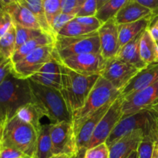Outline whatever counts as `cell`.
Instances as JSON below:
<instances>
[{"label":"cell","instance_id":"cell-1","mask_svg":"<svg viewBox=\"0 0 158 158\" xmlns=\"http://www.w3.org/2000/svg\"><path fill=\"white\" fill-rule=\"evenodd\" d=\"M62 87L60 93L69 113L73 117L84 105L89 93L100 76H83L60 63Z\"/></svg>","mask_w":158,"mask_h":158},{"label":"cell","instance_id":"cell-2","mask_svg":"<svg viewBox=\"0 0 158 158\" xmlns=\"http://www.w3.org/2000/svg\"><path fill=\"white\" fill-rule=\"evenodd\" d=\"M30 103H32V96L29 80L9 74L0 85V118L3 123L15 117L20 108Z\"/></svg>","mask_w":158,"mask_h":158},{"label":"cell","instance_id":"cell-3","mask_svg":"<svg viewBox=\"0 0 158 158\" xmlns=\"http://www.w3.org/2000/svg\"><path fill=\"white\" fill-rule=\"evenodd\" d=\"M29 86L35 103L51 121V123L67 121L73 123V117L68 110L63 95L58 89L40 85L29 80Z\"/></svg>","mask_w":158,"mask_h":158},{"label":"cell","instance_id":"cell-4","mask_svg":"<svg viewBox=\"0 0 158 158\" xmlns=\"http://www.w3.org/2000/svg\"><path fill=\"white\" fill-rule=\"evenodd\" d=\"M37 137L38 132L33 127L15 116L3 125L0 146L14 148L32 158L35 154Z\"/></svg>","mask_w":158,"mask_h":158},{"label":"cell","instance_id":"cell-5","mask_svg":"<svg viewBox=\"0 0 158 158\" xmlns=\"http://www.w3.org/2000/svg\"><path fill=\"white\" fill-rule=\"evenodd\" d=\"M120 95V91L115 89L107 80L100 77L89 93L83 107L73 117V124L75 133H77L88 117Z\"/></svg>","mask_w":158,"mask_h":158},{"label":"cell","instance_id":"cell-6","mask_svg":"<svg viewBox=\"0 0 158 158\" xmlns=\"http://www.w3.org/2000/svg\"><path fill=\"white\" fill-rule=\"evenodd\" d=\"M86 53H100L98 32L78 37L56 36L54 58L58 61Z\"/></svg>","mask_w":158,"mask_h":158},{"label":"cell","instance_id":"cell-7","mask_svg":"<svg viewBox=\"0 0 158 158\" xmlns=\"http://www.w3.org/2000/svg\"><path fill=\"white\" fill-rule=\"evenodd\" d=\"M54 58V44L42 46L23 60L12 63V73L15 77L29 80Z\"/></svg>","mask_w":158,"mask_h":158},{"label":"cell","instance_id":"cell-8","mask_svg":"<svg viewBox=\"0 0 158 158\" xmlns=\"http://www.w3.org/2000/svg\"><path fill=\"white\" fill-rule=\"evenodd\" d=\"M51 140L53 156L67 155L73 158L78 157L77 136L73 123L63 121L52 123Z\"/></svg>","mask_w":158,"mask_h":158},{"label":"cell","instance_id":"cell-9","mask_svg":"<svg viewBox=\"0 0 158 158\" xmlns=\"http://www.w3.org/2000/svg\"><path fill=\"white\" fill-rule=\"evenodd\" d=\"M154 114L150 110H142L130 115L123 116L106 141L108 148L123 137L137 130L143 133L149 131L152 126Z\"/></svg>","mask_w":158,"mask_h":158},{"label":"cell","instance_id":"cell-10","mask_svg":"<svg viewBox=\"0 0 158 158\" xmlns=\"http://www.w3.org/2000/svg\"><path fill=\"white\" fill-rule=\"evenodd\" d=\"M139 71L132 65L115 56L106 60L100 77L107 80L115 89L121 92Z\"/></svg>","mask_w":158,"mask_h":158},{"label":"cell","instance_id":"cell-11","mask_svg":"<svg viewBox=\"0 0 158 158\" xmlns=\"http://www.w3.org/2000/svg\"><path fill=\"white\" fill-rule=\"evenodd\" d=\"M123 98L121 95L119 96L114 100L110 109L103 116L98 126L97 127L88 149L106 143L110 134L117 126L120 119L123 117Z\"/></svg>","mask_w":158,"mask_h":158},{"label":"cell","instance_id":"cell-12","mask_svg":"<svg viewBox=\"0 0 158 158\" xmlns=\"http://www.w3.org/2000/svg\"><path fill=\"white\" fill-rule=\"evenodd\" d=\"M71 70L83 76H100L106 60L100 53H86L68 57L59 61Z\"/></svg>","mask_w":158,"mask_h":158},{"label":"cell","instance_id":"cell-13","mask_svg":"<svg viewBox=\"0 0 158 158\" xmlns=\"http://www.w3.org/2000/svg\"><path fill=\"white\" fill-rule=\"evenodd\" d=\"M158 103V81L146 89L123 99V116L148 110Z\"/></svg>","mask_w":158,"mask_h":158},{"label":"cell","instance_id":"cell-14","mask_svg":"<svg viewBox=\"0 0 158 158\" xmlns=\"http://www.w3.org/2000/svg\"><path fill=\"white\" fill-rule=\"evenodd\" d=\"M98 32L100 43V54L105 60L112 59L117 56L119 46L118 24L115 19L103 23Z\"/></svg>","mask_w":158,"mask_h":158},{"label":"cell","instance_id":"cell-15","mask_svg":"<svg viewBox=\"0 0 158 158\" xmlns=\"http://www.w3.org/2000/svg\"><path fill=\"white\" fill-rule=\"evenodd\" d=\"M158 81V63L148 65L141 69L122 89L120 95L123 99L127 98Z\"/></svg>","mask_w":158,"mask_h":158},{"label":"cell","instance_id":"cell-16","mask_svg":"<svg viewBox=\"0 0 158 158\" xmlns=\"http://www.w3.org/2000/svg\"><path fill=\"white\" fill-rule=\"evenodd\" d=\"M0 4L2 9L10 14L13 24L29 29H41L32 12L23 6L19 0H0Z\"/></svg>","mask_w":158,"mask_h":158},{"label":"cell","instance_id":"cell-17","mask_svg":"<svg viewBox=\"0 0 158 158\" xmlns=\"http://www.w3.org/2000/svg\"><path fill=\"white\" fill-rule=\"evenodd\" d=\"M29 80L40 85L60 91L62 87V75L60 62L53 58Z\"/></svg>","mask_w":158,"mask_h":158},{"label":"cell","instance_id":"cell-18","mask_svg":"<svg viewBox=\"0 0 158 158\" xmlns=\"http://www.w3.org/2000/svg\"><path fill=\"white\" fill-rule=\"evenodd\" d=\"M143 136L142 130H137L119 140L109 148V158H127L137 148Z\"/></svg>","mask_w":158,"mask_h":158},{"label":"cell","instance_id":"cell-19","mask_svg":"<svg viewBox=\"0 0 158 158\" xmlns=\"http://www.w3.org/2000/svg\"><path fill=\"white\" fill-rule=\"evenodd\" d=\"M152 12L148 8L140 4L137 0H127L117 14L115 20L118 25L131 23L143 19L150 18Z\"/></svg>","mask_w":158,"mask_h":158},{"label":"cell","instance_id":"cell-20","mask_svg":"<svg viewBox=\"0 0 158 158\" xmlns=\"http://www.w3.org/2000/svg\"><path fill=\"white\" fill-rule=\"evenodd\" d=\"M143 33V32H142ZM139 35L131 42L127 43L119 49L116 57L123 60L125 63L132 65L133 66L138 69L139 70L144 69L148 65L142 60L140 54V41L141 35Z\"/></svg>","mask_w":158,"mask_h":158},{"label":"cell","instance_id":"cell-21","mask_svg":"<svg viewBox=\"0 0 158 158\" xmlns=\"http://www.w3.org/2000/svg\"><path fill=\"white\" fill-rule=\"evenodd\" d=\"M151 17L143 19L134 23L118 25L120 49L148 29Z\"/></svg>","mask_w":158,"mask_h":158},{"label":"cell","instance_id":"cell-22","mask_svg":"<svg viewBox=\"0 0 158 158\" xmlns=\"http://www.w3.org/2000/svg\"><path fill=\"white\" fill-rule=\"evenodd\" d=\"M55 43V37L49 33L43 34L40 36L34 38L29 41L26 42L20 47L15 49V52L11 58V61L12 63H15L19 60H23L28 54L32 52L35 49H39L42 46L52 45Z\"/></svg>","mask_w":158,"mask_h":158},{"label":"cell","instance_id":"cell-23","mask_svg":"<svg viewBox=\"0 0 158 158\" xmlns=\"http://www.w3.org/2000/svg\"><path fill=\"white\" fill-rule=\"evenodd\" d=\"M51 127L52 123L42 125L38 133L35 149V158H51L52 154V140H51Z\"/></svg>","mask_w":158,"mask_h":158},{"label":"cell","instance_id":"cell-24","mask_svg":"<svg viewBox=\"0 0 158 158\" xmlns=\"http://www.w3.org/2000/svg\"><path fill=\"white\" fill-rule=\"evenodd\" d=\"M139 48L140 57L148 66L157 63V43L147 29L142 33Z\"/></svg>","mask_w":158,"mask_h":158},{"label":"cell","instance_id":"cell-25","mask_svg":"<svg viewBox=\"0 0 158 158\" xmlns=\"http://www.w3.org/2000/svg\"><path fill=\"white\" fill-rule=\"evenodd\" d=\"M15 116L21 119L23 121L33 127L38 133L42 127L40 120L43 117H44L41 110L34 103H28L23 106L17 111Z\"/></svg>","mask_w":158,"mask_h":158},{"label":"cell","instance_id":"cell-26","mask_svg":"<svg viewBox=\"0 0 158 158\" xmlns=\"http://www.w3.org/2000/svg\"><path fill=\"white\" fill-rule=\"evenodd\" d=\"M19 2L32 12L38 24L40 25V28L43 31L52 35L50 26H49L46 20L44 6H43V0H19Z\"/></svg>","mask_w":158,"mask_h":158},{"label":"cell","instance_id":"cell-27","mask_svg":"<svg viewBox=\"0 0 158 158\" xmlns=\"http://www.w3.org/2000/svg\"><path fill=\"white\" fill-rule=\"evenodd\" d=\"M127 0H107L104 5L99 8L95 16L101 22L102 24L115 19L122 6Z\"/></svg>","mask_w":158,"mask_h":158},{"label":"cell","instance_id":"cell-28","mask_svg":"<svg viewBox=\"0 0 158 158\" xmlns=\"http://www.w3.org/2000/svg\"><path fill=\"white\" fill-rule=\"evenodd\" d=\"M96 32H97V30L86 27L73 19L65 25L64 27L60 31L57 35L63 37H78L89 35Z\"/></svg>","mask_w":158,"mask_h":158},{"label":"cell","instance_id":"cell-29","mask_svg":"<svg viewBox=\"0 0 158 158\" xmlns=\"http://www.w3.org/2000/svg\"><path fill=\"white\" fill-rule=\"evenodd\" d=\"M15 29L14 24L7 32L0 38V55L4 60L12 58L15 51Z\"/></svg>","mask_w":158,"mask_h":158},{"label":"cell","instance_id":"cell-30","mask_svg":"<svg viewBox=\"0 0 158 158\" xmlns=\"http://www.w3.org/2000/svg\"><path fill=\"white\" fill-rule=\"evenodd\" d=\"M14 26L15 29V37H16L15 49H18L26 42L40 36L43 34L47 33L41 29H29V28L22 27V26L15 24H14Z\"/></svg>","mask_w":158,"mask_h":158},{"label":"cell","instance_id":"cell-31","mask_svg":"<svg viewBox=\"0 0 158 158\" xmlns=\"http://www.w3.org/2000/svg\"><path fill=\"white\" fill-rule=\"evenodd\" d=\"M155 140L151 133V127L149 131L143 133V138L137 148L139 158H152L155 148Z\"/></svg>","mask_w":158,"mask_h":158},{"label":"cell","instance_id":"cell-32","mask_svg":"<svg viewBox=\"0 0 158 158\" xmlns=\"http://www.w3.org/2000/svg\"><path fill=\"white\" fill-rule=\"evenodd\" d=\"M43 6L46 20L51 29L55 19L62 13V0H43Z\"/></svg>","mask_w":158,"mask_h":158},{"label":"cell","instance_id":"cell-33","mask_svg":"<svg viewBox=\"0 0 158 158\" xmlns=\"http://www.w3.org/2000/svg\"><path fill=\"white\" fill-rule=\"evenodd\" d=\"M85 0H62V13L77 16Z\"/></svg>","mask_w":158,"mask_h":158},{"label":"cell","instance_id":"cell-34","mask_svg":"<svg viewBox=\"0 0 158 158\" xmlns=\"http://www.w3.org/2000/svg\"><path fill=\"white\" fill-rule=\"evenodd\" d=\"M83 158H109V148L106 143L86 150Z\"/></svg>","mask_w":158,"mask_h":158},{"label":"cell","instance_id":"cell-35","mask_svg":"<svg viewBox=\"0 0 158 158\" xmlns=\"http://www.w3.org/2000/svg\"><path fill=\"white\" fill-rule=\"evenodd\" d=\"M97 10V0H85L76 17L95 16Z\"/></svg>","mask_w":158,"mask_h":158},{"label":"cell","instance_id":"cell-36","mask_svg":"<svg viewBox=\"0 0 158 158\" xmlns=\"http://www.w3.org/2000/svg\"><path fill=\"white\" fill-rule=\"evenodd\" d=\"M73 19H75V16H73V15H66V14L61 13L60 15H59L55 19V20L53 21L52 24L51 25V30H52V35L55 36H56L58 35V33L60 32V31L64 27L66 23H69V21L73 20Z\"/></svg>","mask_w":158,"mask_h":158},{"label":"cell","instance_id":"cell-37","mask_svg":"<svg viewBox=\"0 0 158 158\" xmlns=\"http://www.w3.org/2000/svg\"><path fill=\"white\" fill-rule=\"evenodd\" d=\"M13 25V21L10 14L4 9L0 11V38L9 31Z\"/></svg>","mask_w":158,"mask_h":158},{"label":"cell","instance_id":"cell-38","mask_svg":"<svg viewBox=\"0 0 158 158\" xmlns=\"http://www.w3.org/2000/svg\"><path fill=\"white\" fill-rule=\"evenodd\" d=\"M75 19L80 23L83 24L86 27L91 28L95 30H98L102 23L96 16H86V17H75Z\"/></svg>","mask_w":158,"mask_h":158},{"label":"cell","instance_id":"cell-39","mask_svg":"<svg viewBox=\"0 0 158 158\" xmlns=\"http://www.w3.org/2000/svg\"><path fill=\"white\" fill-rule=\"evenodd\" d=\"M25 157V154L14 148L0 146V158H23Z\"/></svg>","mask_w":158,"mask_h":158},{"label":"cell","instance_id":"cell-40","mask_svg":"<svg viewBox=\"0 0 158 158\" xmlns=\"http://www.w3.org/2000/svg\"><path fill=\"white\" fill-rule=\"evenodd\" d=\"M12 63L11 59L4 60L0 63V85L5 81L8 76L12 73Z\"/></svg>","mask_w":158,"mask_h":158},{"label":"cell","instance_id":"cell-41","mask_svg":"<svg viewBox=\"0 0 158 158\" xmlns=\"http://www.w3.org/2000/svg\"><path fill=\"white\" fill-rule=\"evenodd\" d=\"M147 30L149 32L152 38L156 42L158 41V14L157 15H152Z\"/></svg>","mask_w":158,"mask_h":158},{"label":"cell","instance_id":"cell-42","mask_svg":"<svg viewBox=\"0 0 158 158\" xmlns=\"http://www.w3.org/2000/svg\"><path fill=\"white\" fill-rule=\"evenodd\" d=\"M140 4L143 5L152 12L153 15L158 14V0H137Z\"/></svg>","mask_w":158,"mask_h":158},{"label":"cell","instance_id":"cell-43","mask_svg":"<svg viewBox=\"0 0 158 158\" xmlns=\"http://www.w3.org/2000/svg\"><path fill=\"white\" fill-rule=\"evenodd\" d=\"M151 133L153 134L156 144L158 145V117L154 114V120H153L152 126H151Z\"/></svg>","mask_w":158,"mask_h":158},{"label":"cell","instance_id":"cell-44","mask_svg":"<svg viewBox=\"0 0 158 158\" xmlns=\"http://www.w3.org/2000/svg\"><path fill=\"white\" fill-rule=\"evenodd\" d=\"M148 110L151 111V112L153 113V114H154L156 117H158V103H157V104L154 105V106H153L151 108H150Z\"/></svg>","mask_w":158,"mask_h":158},{"label":"cell","instance_id":"cell-45","mask_svg":"<svg viewBox=\"0 0 158 158\" xmlns=\"http://www.w3.org/2000/svg\"><path fill=\"white\" fill-rule=\"evenodd\" d=\"M152 158H158V145L156 144L155 148H154V154H153Z\"/></svg>","mask_w":158,"mask_h":158},{"label":"cell","instance_id":"cell-46","mask_svg":"<svg viewBox=\"0 0 158 158\" xmlns=\"http://www.w3.org/2000/svg\"><path fill=\"white\" fill-rule=\"evenodd\" d=\"M127 158H139L138 154H137V151H134V152L131 153V155H130Z\"/></svg>","mask_w":158,"mask_h":158},{"label":"cell","instance_id":"cell-47","mask_svg":"<svg viewBox=\"0 0 158 158\" xmlns=\"http://www.w3.org/2000/svg\"><path fill=\"white\" fill-rule=\"evenodd\" d=\"M51 158H73V157H69V156L67 155H55Z\"/></svg>","mask_w":158,"mask_h":158},{"label":"cell","instance_id":"cell-48","mask_svg":"<svg viewBox=\"0 0 158 158\" xmlns=\"http://www.w3.org/2000/svg\"><path fill=\"white\" fill-rule=\"evenodd\" d=\"M3 125H4V123H3L2 120H1V118H0V132H1L2 130Z\"/></svg>","mask_w":158,"mask_h":158},{"label":"cell","instance_id":"cell-49","mask_svg":"<svg viewBox=\"0 0 158 158\" xmlns=\"http://www.w3.org/2000/svg\"><path fill=\"white\" fill-rule=\"evenodd\" d=\"M156 43H157V63H158V41H157V42H156Z\"/></svg>","mask_w":158,"mask_h":158},{"label":"cell","instance_id":"cell-50","mask_svg":"<svg viewBox=\"0 0 158 158\" xmlns=\"http://www.w3.org/2000/svg\"><path fill=\"white\" fill-rule=\"evenodd\" d=\"M3 60H4V59H3V58H2V56H1V55H0V63H2V61H3Z\"/></svg>","mask_w":158,"mask_h":158},{"label":"cell","instance_id":"cell-51","mask_svg":"<svg viewBox=\"0 0 158 158\" xmlns=\"http://www.w3.org/2000/svg\"><path fill=\"white\" fill-rule=\"evenodd\" d=\"M1 136H2V131L0 132V140H1Z\"/></svg>","mask_w":158,"mask_h":158},{"label":"cell","instance_id":"cell-52","mask_svg":"<svg viewBox=\"0 0 158 158\" xmlns=\"http://www.w3.org/2000/svg\"><path fill=\"white\" fill-rule=\"evenodd\" d=\"M23 158H32V157H27V156H26V157H23Z\"/></svg>","mask_w":158,"mask_h":158},{"label":"cell","instance_id":"cell-53","mask_svg":"<svg viewBox=\"0 0 158 158\" xmlns=\"http://www.w3.org/2000/svg\"><path fill=\"white\" fill-rule=\"evenodd\" d=\"M2 10V7H1V4H0V11Z\"/></svg>","mask_w":158,"mask_h":158},{"label":"cell","instance_id":"cell-54","mask_svg":"<svg viewBox=\"0 0 158 158\" xmlns=\"http://www.w3.org/2000/svg\"><path fill=\"white\" fill-rule=\"evenodd\" d=\"M32 158H35V157H32Z\"/></svg>","mask_w":158,"mask_h":158}]
</instances>
